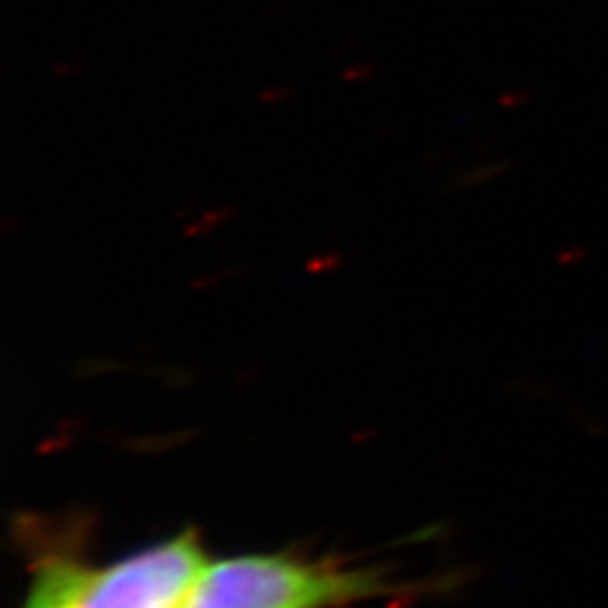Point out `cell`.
<instances>
[{
	"mask_svg": "<svg viewBox=\"0 0 608 608\" xmlns=\"http://www.w3.org/2000/svg\"><path fill=\"white\" fill-rule=\"evenodd\" d=\"M387 593L372 570L243 554L205 563L183 608H338Z\"/></svg>",
	"mask_w": 608,
	"mask_h": 608,
	"instance_id": "obj_1",
	"label": "cell"
},
{
	"mask_svg": "<svg viewBox=\"0 0 608 608\" xmlns=\"http://www.w3.org/2000/svg\"><path fill=\"white\" fill-rule=\"evenodd\" d=\"M205 563L196 532L178 534L93 570L81 608H183Z\"/></svg>",
	"mask_w": 608,
	"mask_h": 608,
	"instance_id": "obj_2",
	"label": "cell"
},
{
	"mask_svg": "<svg viewBox=\"0 0 608 608\" xmlns=\"http://www.w3.org/2000/svg\"><path fill=\"white\" fill-rule=\"evenodd\" d=\"M91 574L75 559H47L38 565L23 608H81Z\"/></svg>",
	"mask_w": 608,
	"mask_h": 608,
	"instance_id": "obj_3",
	"label": "cell"
}]
</instances>
